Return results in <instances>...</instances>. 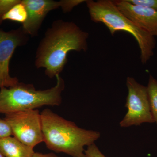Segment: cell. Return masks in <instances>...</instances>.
I'll return each mask as SVG.
<instances>
[{"instance_id":"obj_9","label":"cell","mask_w":157,"mask_h":157,"mask_svg":"<svg viewBox=\"0 0 157 157\" xmlns=\"http://www.w3.org/2000/svg\"><path fill=\"white\" fill-rule=\"evenodd\" d=\"M27 11L26 21L22 24L25 32L32 37L38 36L43 21L50 11L60 8L59 1L21 0Z\"/></svg>"},{"instance_id":"obj_13","label":"cell","mask_w":157,"mask_h":157,"mask_svg":"<svg viewBox=\"0 0 157 157\" xmlns=\"http://www.w3.org/2000/svg\"><path fill=\"white\" fill-rule=\"evenodd\" d=\"M21 0H0V25L2 23L3 16L13 6Z\"/></svg>"},{"instance_id":"obj_7","label":"cell","mask_w":157,"mask_h":157,"mask_svg":"<svg viewBox=\"0 0 157 157\" xmlns=\"http://www.w3.org/2000/svg\"><path fill=\"white\" fill-rule=\"evenodd\" d=\"M29 37L22 27L8 32L0 29V89L12 87L19 82L17 77L10 76V60L16 48L27 44Z\"/></svg>"},{"instance_id":"obj_2","label":"cell","mask_w":157,"mask_h":157,"mask_svg":"<svg viewBox=\"0 0 157 157\" xmlns=\"http://www.w3.org/2000/svg\"><path fill=\"white\" fill-rule=\"evenodd\" d=\"M40 114L44 142L48 149L56 152L86 157L84 146L91 145L101 137L100 132L79 128L48 108Z\"/></svg>"},{"instance_id":"obj_10","label":"cell","mask_w":157,"mask_h":157,"mask_svg":"<svg viewBox=\"0 0 157 157\" xmlns=\"http://www.w3.org/2000/svg\"><path fill=\"white\" fill-rule=\"evenodd\" d=\"M33 148L11 136L0 139V151L4 157H33Z\"/></svg>"},{"instance_id":"obj_12","label":"cell","mask_w":157,"mask_h":157,"mask_svg":"<svg viewBox=\"0 0 157 157\" xmlns=\"http://www.w3.org/2000/svg\"><path fill=\"white\" fill-rule=\"evenodd\" d=\"M147 90L149 98L151 109L155 122L157 124V80L150 75Z\"/></svg>"},{"instance_id":"obj_19","label":"cell","mask_w":157,"mask_h":157,"mask_svg":"<svg viewBox=\"0 0 157 157\" xmlns=\"http://www.w3.org/2000/svg\"><path fill=\"white\" fill-rule=\"evenodd\" d=\"M0 157H4L3 156V155L1 153V151H0Z\"/></svg>"},{"instance_id":"obj_8","label":"cell","mask_w":157,"mask_h":157,"mask_svg":"<svg viewBox=\"0 0 157 157\" xmlns=\"http://www.w3.org/2000/svg\"><path fill=\"white\" fill-rule=\"evenodd\" d=\"M118 9L138 27L157 36V11L135 6L127 0L113 1Z\"/></svg>"},{"instance_id":"obj_17","label":"cell","mask_w":157,"mask_h":157,"mask_svg":"<svg viewBox=\"0 0 157 157\" xmlns=\"http://www.w3.org/2000/svg\"><path fill=\"white\" fill-rule=\"evenodd\" d=\"M84 153L86 157H106L95 143L87 146V149L85 150Z\"/></svg>"},{"instance_id":"obj_15","label":"cell","mask_w":157,"mask_h":157,"mask_svg":"<svg viewBox=\"0 0 157 157\" xmlns=\"http://www.w3.org/2000/svg\"><path fill=\"white\" fill-rule=\"evenodd\" d=\"M135 6H142L157 11V0H127Z\"/></svg>"},{"instance_id":"obj_1","label":"cell","mask_w":157,"mask_h":157,"mask_svg":"<svg viewBox=\"0 0 157 157\" xmlns=\"http://www.w3.org/2000/svg\"><path fill=\"white\" fill-rule=\"evenodd\" d=\"M89 34L76 24L62 19L55 21L45 32L36 52L35 65L44 68L50 78L59 75L71 51H86Z\"/></svg>"},{"instance_id":"obj_14","label":"cell","mask_w":157,"mask_h":157,"mask_svg":"<svg viewBox=\"0 0 157 157\" xmlns=\"http://www.w3.org/2000/svg\"><path fill=\"white\" fill-rule=\"evenodd\" d=\"M86 1L84 0H61L59 1L60 8L63 13H68L72 11L74 7Z\"/></svg>"},{"instance_id":"obj_18","label":"cell","mask_w":157,"mask_h":157,"mask_svg":"<svg viewBox=\"0 0 157 157\" xmlns=\"http://www.w3.org/2000/svg\"><path fill=\"white\" fill-rule=\"evenodd\" d=\"M33 157H59L55 154L51 153L48 154H42L39 152H35Z\"/></svg>"},{"instance_id":"obj_6","label":"cell","mask_w":157,"mask_h":157,"mask_svg":"<svg viewBox=\"0 0 157 157\" xmlns=\"http://www.w3.org/2000/svg\"><path fill=\"white\" fill-rule=\"evenodd\" d=\"M5 120L12 135L20 141L34 148L44 142L41 114L37 109L6 114Z\"/></svg>"},{"instance_id":"obj_4","label":"cell","mask_w":157,"mask_h":157,"mask_svg":"<svg viewBox=\"0 0 157 157\" xmlns=\"http://www.w3.org/2000/svg\"><path fill=\"white\" fill-rule=\"evenodd\" d=\"M85 2L91 20L104 24L112 35L117 31L131 34L139 45L141 63L144 64L148 61L153 55L155 47L154 36L133 23L118 9L113 1L87 0Z\"/></svg>"},{"instance_id":"obj_3","label":"cell","mask_w":157,"mask_h":157,"mask_svg":"<svg viewBox=\"0 0 157 157\" xmlns=\"http://www.w3.org/2000/svg\"><path fill=\"white\" fill-rule=\"evenodd\" d=\"M56 77V85L47 90H36L33 84L19 82L12 87L0 89V113L6 115L44 106H59L65 82L60 75Z\"/></svg>"},{"instance_id":"obj_5","label":"cell","mask_w":157,"mask_h":157,"mask_svg":"<svg viewBox=\"0 0 157 157\" xmlns=\"http://www.w3.org/2000/svg\"><path fill=\"white\" fill-rule=\"evenodd\" d=\"M128 89L125 107L128 112L120 123L122 128L155 122L152 114L147 86L137 82L133 77L127 78Z\"/></svg>"},{"instance_id":"obj_11","label":"cell","mask_w":157,"mask_h":157,"mask_svg":"<svg viewBox=\"0 0 157 157\" xmlns=\"http://www.w3.org/2000/svg\"><path fill=\"white\" fill-rule=\"evenodd\" d=\"M27 17V11L21 0L5 14L3 20H10L23 24L26 21Z\"/></svg>"},{"instance_id":"obj_16","label":"cell","mask_w":157,"mask_h":157,"mask_svg":"<svg viewBox=\"0 0 157 157\" xmlns=\"http://www.w3.org/2000/svg\"><path fill=\"white\" fill-rule=\"evenodd\" d=\"M11 135H13L12 130L8 122L5 119H0V139Z\"/></svg>"}]
</instances>
